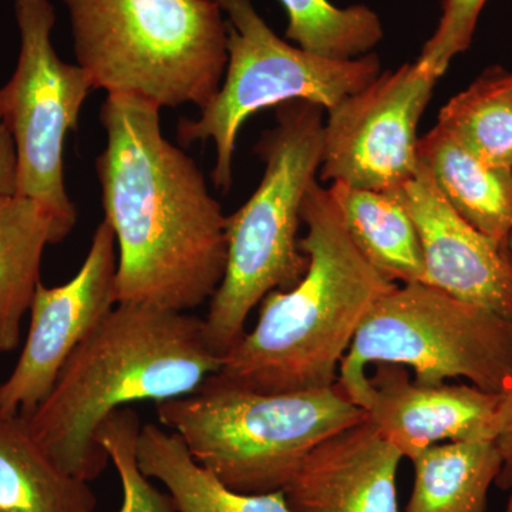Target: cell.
<instances>
[{
    "instance_id": "7402d4cb",
    "label": "cell",
    "mask_w": 512,
    "mask_h": 512,
    "mask_svg": "<svg viewBox=\"0 0 512 512\" xmlns=\"http://www.w3.org/2000/svg\"><path fill=\"white\" fill-rule=\"evenodd\" d=\"M288 13L286 39L313 55L350 60L372 53L383 39L375 10L338 8L329 0H281Z\"/></svg>"
},
{
    "instance_id": "603a6c76",
    "label": "cell",
    "mask_w": 512,
    "mask_h": 512,
    "mask_svg": "<svg viewBox=\"0 0 512 512\" xmlns=\"http://www.w3.org/2000/svg\"><path fill=\"white\" fill-rule=\"evenodd\" d=\"M140 430L136 410L124 407L107 417L97 433V441L107 451L119 474L123 501L117 512H177L170 495L158 491L153 480L138 466Z\"/></svg>"
},
{
    "instance_id": "9a60e30c",
    "label": "cell",
    "mask_w": 512,
    "mask_h": 512,
    "mask_svg": "<svg viewBox=\"0 0 512 512\" xmlns=\"http://www.w3.org/2000/svg\"><path fill=\"white\" fill-rule=\"evenodd\" d=\"M419 158L448 204L478 231L508 248L512 170L484 163L439 126L420 138Z\"/></svg>"
},
{
    "instance_id": "8992f818",
    "label": "cell",
    "mask_w": 512,
    "mask_h": 512,
    "mask_svg": "<svg viewBox=\"0 0 512 512\" xmlns=\"http://www.w3.org/2000/svg\"><path fill=\"white\" fill-rule=\"evenodd\" d=\"M323 128L322 107L291 101L276 107V126L256 146L264 177L228 217L227 269L204 318L205 338L220 356L247 332L249 313L268 293L288 291L305 275L298 234L303 200L322 164Z\"/></svg>"
},
{
    "instance_id": "9c48e42d",
    "label": "cell",
    "mask_w": 512,
    "mask_h": 512,
    "mask_svg": "<svg viewBox=\"0 0 512 512\" xmlns=\"http://www.w3.org/2000/svg\"><path fill=\"white\" fill-rule=\"evenodd\" d=\"M20 35L18 64L0 89V109L18 160L16 195L37 202L52 218L57 244L77 211L64 184L63 151L93 84L79 64L63 62L52 43L50 0H15Z\"/></svg>"
},
{
    "instance_id": "52a82bcc",
    "label": "cell",
    "mask_w": 512,
    "mask_h": 512,
    "mask_svg": "<svg viewBox=\"0 0 512 512\" xmlns=\"http://www.w3.org/2000/svg\"><path fill=\"white\" fill-rule=\"evenodd\" d=\"M412 367L414 380L467 379L491 393L512 383V322L423 284H394L375 302L340 363L338 386L360 407L369 389L366 367Z\"/></svg>"
},
{
    "instance_id": "4fadbf2b",
    "label": "cell",
    "mask_w": 512,
    "mask_h": 512,
    "mask_svg": "<svg viewBox=\"0 0 512 512\" xmlns=\"http://www.w3.org/2000/svg\"><path fill=\"white\" fill-rule=\"evenodd\" d=\"M360 409L404 458L448 441L495 440L501 394L473 384H423L377 363Z\"/></svg>"
},
{
    "instance_id": "d4e9b609",
    "label": "cell",
    "mask_w": 512,
    "mask_h": 512,
    "mask_svg": "<svg viewBox=\"0 0 512 512\" xmlns=\"http://www.w3.org/2000/svg\"><path fill=\"white\" fill-rule=\"evenodd\" d=\"M495 446L500 453L503 468L497 483L503 487H512V383L501 393L500 412H498Z\"/></svg>"
},
{
    "instance_id": "4316f807",
    "label": "cell",
    "mask_w": 512,
    "mask_h": 512,
    "mask_svg": "<svg viewBox=\"0 0 512 512\" xmlns=\"http://www.w3.org/2000/svg\"><path fill=\"white\" fill-rule=\"evenodd\" d=\"M505 512H512V500L508 501V507L507 510H505Z\"/></svg>"
},
{
    "instance_id": "cb8c5ba5",
    "label": "cell",
    "mask_w": 512,
    "mask_h": 512,
    "mask_svg": "<svg viewBox=\"0 0 512 512\" xmlns=\"http://www.w3.org/2000/svg\"><path fill=\"white\" fill-rule=\"evenodd\" d=\"M485 3L487 0H444L439 26L417 60L443 76L454 57L470 47Z\"/></svg>"
},
{
    "instance_id": "ac0fdd59",
    "label": "cell",
    "mask_w": 512,
    "mask_h": 512,
    "mask_svg": "<svg viewBox=\"0 0 512 512\" xmlns=\"http://www.w3.org/2000/svg\"><path fill=\"white\" fill-rule=\"evenodd\" d=\"M53 244L55 225L37 202L19 195L0 200V355L19 348L23 319L42 284L43 255Z\"/></svg>"
},
{
    "instance_id": "7c38bea8",
    "label": "cell",
    "mask_w": 512,
    "mask_h": 512,
    "mask_svg": "<svg viewBox=\"0 0 512 512\" xmlns=\"http://www.w3.org/2000/svg\"><path fill=\"white\" fill-rule=\"evenodd\" d=\"M392 192L419 234L424 264L421 282L512 322L510 248L501 247L464 220L421 163Z\"/></svg>"
},
{
    "instance_id": "3957f363",
    "label": "cell",
    "mask_w": 512,
    "mask_h": 512,
    "mask_svg": "<svg viewBox=\"0 0 512 512\" xmlns=\"http://www.w3.org/2000/svg\"><path fill=\"white\" fill-rule=\"evenodd\" d=\"M302 222L305 275L259 303L254 329L222 356L217 376L229 383L261 393L333 386L363 319L394 285L357 249L319 180L306 192Z\"/></svg>"
},
{
    "instance_id": "83f0119b",
    "label": "cell",
    "mask_w": 512,
    "mask_h": 512,
    "mask_svg": "<svg viewBox=\"0 0 512 512\" xmlns=\"http://www.w3.org/2000/svg\"><path fill=\"white\" fill-rule=\"evenodd\" d=\"M508 248H510V252H511V255H512V235H511V238H510V242H508Z\"/></svg>"
},
{
    "instance_id": "484cf974",
    "label": "cell",
    "mask_w": 512,
    "mask_h": 512,
    "mask_svg": "<svg viewBox=\"0 0 512 512\" xmlns=\"http://www.w3.org/2000/svg\"><path fill=\"white\" fill-rule=\"evenodd\" d=\"M16 181H18V160H16L15 143L0 109V200L16 195Z\"/></svg>"
},
{
    "instance_id": "6da1fadb",
    "label": "cell",
    "mask_w": 512,
    "mask_h": 512,
    "mask_svg": "<svg viewBox=\"0 0 512 512\" xmlns=\"http://www.w3.org/2000/svg\"><path fill=\"white\" fill-rule=\"evenodd\" d=\"M160 107L107 94V144L97 157L104 221L117 242L114 301L190 312L227 269L228 217L197 163L164 137Z\"/></svg>"
},
{
    "instance_id": "44dd1931",
    "label": "cell",
    "mask_w": 512,
    "mask_h": 512,
    "mask_svg": "<svg viewBox=\"0 0 512 512\" xmlns=\"http://www.w3.org/2000/svg\"><path fill=\"white\" fill-rule=\"evenodd\" d=\"M437 126L484 163L512 170V72L487 70L448 101Z\"/></svg>"
},
{
    "instance_id": "2e32d148",
    "label": "cell",
    "mask_w": 512,
    "mask_h": 512,
    "mask_svg": "<svg viewBox=\"0 0 512 512\" xmlns=\"http://www.w3.org/2000/svg\"><path fill=\"white\" fill-rule=\"evenodd\" d=\"M89 484L57 463L26 417L0 409V512H97Z\"/></svg>"
},
{
    "instance_id": "ba28073f",
    "label": "cell",
    "mask_w": 512,
    "mask_h": 512,
    "mask_svg": "<svg viewBox=\"0 0 512 512\" xmlns=\"http://www.w3.org/2000/svg\"><path fill=\"white\" fill-rule=\"evenodd\" d=\"M217 2L228 18L224 80L200 117L180 120L177 133L184 146L214 143L212 180L228 192L238 134L249 117L291 101L316 104L328 113L379 77L382 64L375 53L350 60L313 55L276 35L252 0Z\"/></svg>"
},
{
    "instance_id": "e0dca14e",
    "label": "cell",
    "mask_w": 512,
    "mask_h": 512,
    "mask_svg": "<svg viewBox=\"0 0 512 512\" xmlns=\"http://www.w3.org/2000/svg\"><path fill=\"white\" fill-rule=\"evenodd\" d=\"M137 460L148 478L163 484L177 512H291L284 491L245 494L227 487L194 460L177 434L158 424L141 426Z\"/></svg>"
},
{
    "instance_id": "5b68a950",
    "label": "cell",
    "mask_w": 512,
    "mask_h": 512,
    "mask_svg": "<svg viewBox=\"0 0 512 512\" xmlns=\"http://www.w3.org/2000/svg\"><path fill=\"white\" fill-rule=\"evenodd\" d=\"M157 417L227 487L268 494L284 490L313 448L367 414L338 384L261 393L214 375L197 392L158 403Z\"/></svg>"
},
{
    "instance_id": "ffe728a7",
    "label": "cell",
    "mask_w": 512,
    "mask_h": 512,
    "mask_svg": "<svg viewBox=\"0 0 512 512\" xmlns=\"http://www.w3.org/2000/svg\"><path fill=\"white\" fill-rule=\"evenodd\" d=\"M410 461L414 483L404 512H487L503 468L494 440L434 444Z\"/></svg>"
},
{
    "instance_id": "8fae6325",
    "label": "cell",
    "mask_w": 512,
    "mask_h": 512,
    "mask_svg": "<svg viewBox=\"0 0 512 512\" xmlns=\"http://www.w3.org/2000/svg\"><path fill=\"white\" fill-rule=\"evenodd\" d=\"M116 271V237L103 220L77 274L60 286H37L22 353L0 383V409L29 417L46 399L70 355L116 306Z\"/></svg>"
},
{
    "instance_id": "30bf717a",
    "label": "cell",
    "mask_w": 512,
    "mask_h": 512,
    "mask_svg": "<svg viewBox=\"0 0 512 512\" xmlns=\"http://www.w3.org/2000/svg\"><path fill=\"white\" fill-rule=\"evenodd\" d=\"M439 79L416 60L328 111L319 180L373 191L409 180L420 165L417 127Z\"/></svg>"
},
{
    "instance_id": "f1b7e54d",
    "label": "cell",
    "mask_w": 512,
    "mask_h": 512,
    "mask_svg": "<svg viewBox=\"0 0 512 512\" xmlns=\"http://www.w3.org/2000/svg\"><path fill=\"white\" fill-rule=\"evenodd\" d=\"M510 500H512V487H511V497H510Z\"/></svg>"
},
{
    "instance_id": "5bb4252c",
    "label": "cell",
    "mask_w": 512,
    "mask_h": 512,
    "mask_svg": "<svg viewBox=\"0 0 512 512\" xmlns=\"http://www.w3.org/2000/svg\"><path fill=\"white\" fill-rule=\"evenodd\" d=\"M403 454L369 419L323 440L284 488L291 512H399Z\"/></svg>"
},
{
    "instance_id": "277c9868",
    "label": "cell",
    "mask_w": 512,
    "mask_h": 512,
    "mask_svg": "<svg viewBox=\"0 0 512 512\" xmlns=\"http://www.w3.org/2000/svg\"><path fill=\"white\" fill-rule=\"evenodd\" d=\"M77 64L93 89L130 94L160 109H204L228 63V28L217 0H63Z\"/></svg>"
},
{
    "instance_id": "7a4b0ae2",
    "label": "cell",
    "mask_w": 512,
    "mask_h": 512,
    "mask_svg": "<svg viewBox=\"0 0 512 512\" xmlns=\"http://www.w3.org/2000/svg\"><path fill=\"white\" fill-rule=\"evenodd\" d=\"M222 356L190 312L119 303L64 363L52 390L28 419L57 463L96 480L110 458L101 424L133 403L180 399L217 375Z\"/></svg>"
},
{
    "instance_id": "d6986e66",
    "label": "cell",
    "mask_w": 512,
    "mask_h": 512,
    "mask_svg": "<svg viewBox=\"0 0 512 512\" xmlns=\"http://www.w3.org/2000/svg\"><path fill=\"white\" fill-rule=\"evenodd\" d=\"M357 249L394 284L423 281L419 234L392 191L335 183L328 188Z\"/></svg>"
}]
</instances>
